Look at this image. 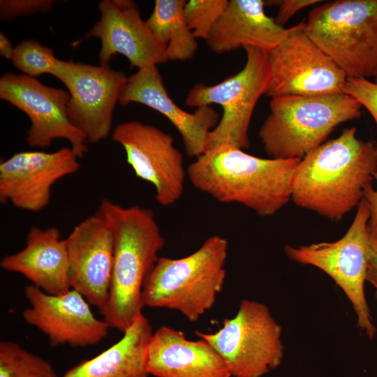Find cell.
Returning a JSON list of instances; mask_svg holds the SVG:
<instances>
[{
    "instance_id": "obj_5",
    "label": "cell",
    "mask_w": 377,
    "mask_h": 377,
    "mask_svg": "<svg viewBox=\"0 0 377 377\" xmlns=\"http://www.w3.org/2000/svg\"><path fill=\"white\" fill-rule=\"evenodd\" d=\"M361 108L346 94L275 96L259 137L272 158L302 159L324 143L339 124L360 118Z\"/></svg>"
},
{
    "instance_id": "obj_7",
    "label": "cell",
    "mask_w": 377,
    "mask_h": 377,
    "mask_svg": "<svg viewBox=\"0 0 377 377\" xmlns=\"http://www.w3.org/2000/svg\"><path fill=\"white\" fill-rule=\"evenodd\" d=\"M244 68L218 84H195L188 92L185 103L200 108L219 105L223 114L217 125L209 133L206 151L222 145L241 149L249 147V128L256 105L266 94L271 73L267 51L246 47Z\"/></svg>"
},
{
    "instance_id": "obj_8",
    "label": "cell",
    "mask_w": 377,
    "mask_h": 377,
    "mask_svg": "<svg viewBox=\"0 0 377 377\" xmlns=\"http://www.w3.org/2000/svg\"><path fill=\"white\" fill-rule=\"evenodd\" d=\"M281 327L265 304L243 300L237 314L216 332H198L221 356L233 377H262L283 357Z\"/></svg>"
},
{
    "instance_id": "obj_30",
    "label": "cell",
    "mask_w": 377,
    "mask_h": 377,
    "mask_svg": "<svg viewBox=\"0 0 377 377\" xmlns=\"http://www.w3.org/2000/svg\"><path fill=\"white\" fill-rule=\"evenodd\" d=\"M366 281L371 283L377 290V235L369 232L367 247Z\"/></svg>"
},
{
    "instance_id": "obj_18",
    "label": "cell",
    "mask_w": 377,
    "mask_h": 377,
    "mask_svg": "<svg viewBox=\"0 0 377 377\" xmlns=\"http://www.w3.org/2000/svg\"><path fill=\"white\" fill-rule=\"evenodd\" d=\"M119 103H140L162 114L180 134L186 154L195 158L206 151L207 136L221 118L210 106L193 113L179 107L168 95L157 66L138 69L128 77Z\"/></svg>"
},
{
    "instance_id": "obj_32",
    "label": "cell",
    "mask_w": 377,
    "mask_h": 377,
    "mask_svg": "<svg viewBox=\"0 0 377 377\" xmlns=\"http://www.w3.org/2000/svg\"><path fill=\"white\" fill-rule=\"evenodd\" d=\"M15 47L13 46L11 41L3 32H0V54L6 59H12Z\"/></svg>"
},
{
    "instance_id": "obj_28",
    "label": "cell",
    "mask_w": 377,
    "mask_h": 377,
    "mask_svg": "<svg viewBox=\"0 0 377 377\" xmlns=\"http://www.w3.org/2000/svg\"><path fill=\"white\" fill-rule=\"evenodd\" d=\"M54 0H1L0 20L11 21L17 17L50 12Z\"/></svg>"
},
{
    "instance_id": "obj_4",
    "label": "cell",
    "mask_w": 377,
    "mask_h": 377,
    "mask_svg": "<svg viewBox=\"0 0 377 377\" xmlns=\"http://www.w3.org/2000/svg\"><path fill=\"white\" fill-rule=\"evenodd\" d=\"M228 252L227 239L213 235L186 257L158 258L143 284L145 306L176 310L197 321L223 289Z\"/></svg>"
},
{
    "instance_id": "obj_23",
    "label": "cell",
    "mask_w": 377,
    "mask_h": 377,
    "mask_svg": "<svg viewBox=\"0 0 377 377\" xmlns=\"http://www.w3.org/2000/svg\"><path fill=\"white\" fill-rule=\"evenodd\" d=\"M184 0H156L146 23L164 49L167 60L186 61L198 49L197 38L186 23Z\"/></svg>"
},
{
    "instance_id": "obj_2",
    "label": "cell",
    "mask_w": 377,
    "mask_h": 377,
    "mask_svg": "<svg viewBox=\"0 0 377 377\" xmlns=\"http://www.w3.org/2000/svg\"><path fill=\"white\" fill-rule=\"evenodd\" d=\"M300 158H263L222 145L206 151L187 169L191 184L223 203H237L271 216L291 199L292 179Z\"/></svg>"
},
{
    "instance_id": "obj_16",
    "label": "cell",
    "mask_w": 377,
    "mask_h": 377,
    "mask_svg": "<svg viewBox=\"0 0 377 377\" xmlns=\"http://www.w3.org/2000/svg\"><path fill=\"white\" fill-rule=\"evenodd\" d=\"M65 240L71 288L101 310L108 300L113 267L110 227L96 212L77 224Z\"/></svg>"
},
{
    "instance_id": "obj_21",
    "label": "cell",
    "mask_w": 377,
    "mask_h": 377,
    "mask_svg": "<svg viewBox=\"0 0 377 377\" xmlns=\"http://www.w3.org/2000/svg\"><path fill=\"white\" fill-rule=\"evenodd\" d=\"M265 1L230 0L206 43L216 54L255 47L269 52L286 37L289 29L265 12Z\"/></svg>"
},
{
    "instance_id": "obj_3",
    "label": "cell",
    "mask_w": 377,
    "mask_h": 377,
    "mask_svg": "<svg viewBox=\"0 0 377 377\" xmlns=\"http://www.w3.org/2000/svg\"><path fill=\"white\" fill-rule=\"evenodd\" d=\"M96 212L110 227L114 242L109 294L100 312L110 327L124 333L142 314L143 284L165 240L150 209L103 199Z\"/></svg>"
},
{
    "instance_id": "obj_26",
    "label": "cell",
    "mask_w": 377,
    "mask_h": 377,
    "mask_svg": "<svg viewBox=\"0 0 377 377\" xmlns=\"http://www.w3.org/2000/svg\"><path fill=\"white\" fill-rule=\"evenodd\" d=\"M228 0H190L184 6V16L196 38H208L213 27L224 12Z\"/></svg>"
},
{
    "instance_id": "obj_9",
    "label": "cell",
    "mask_w": 377,
    "mask_h": 377,
    "mask_svg": "<svg viewBox=\"0 0 377 377\" xmlns=\"http://www.w3.org/2000/svg\"><path fill=\"white\" fill-rule=\"evenodd\" d=\"M369 207L363 198L346 234L332 242L293 246L284 251L292 260L314 266L328 274L342 289L353 305L357 323L369 339L376 333L364 294Z\"/></svg>"
},
{
    "instance_id": "obj_13",
    "label": "cell",
    "mask_w": 377,
    "mask_h": 377,
    "mask_svg": "<svg viewBox=\"0 0 377 377\" xmlns=\"http://www.w3.org/2000/svg\"><path fill=\"white\" fill-rule=\"evenodd\" d=\"M112 138L123 147L135 176L153 185L159 205L170 206L181 198L187 171L171 135L154 126L128 121L115 127Z\"/></svg>"
},
{
    "instance_id": "obj_24",
    "label": "cell",
    "mask_w": 377,
    "mask_h": 377,
    "mask_svg": "<svg viewBox=\"0 0 377 377\" xmlns=\"http://www.w3.org/2000/svg\"><path fill=\"white\" fill-rule=\"evenodd\" d=\"M0 377H58L49 362L16 342H0Z\"/></svg>"
},
{
    "instance_id": "obj_19",
    "label": "cell",
    "mask_w": 377,
    "mask_h": 377,
    "mask_svg": "<svg viewBox=\"0 0 377 377\" xmlns=\"http://www.w3.org/2000/svg\"><path fill=\"white\" fill-rule=\"evenodd\" d=\"M149 374L156 377H231L219 353L206 340L192 341L183 332L168 326L158 328L150 339Z\"/></svg>"
},
{
    "instance_id": "obj_12",
    "label": "cell",
    "mask_w": 377,
    "mask_h": 377,
    "mask_svg": "<svg viewBox=\"0 0 377 377\" xmlns=\"http://www.w3.org/2000/svg\"><path fill=\"white\" fill-rule=\"evenodd\" d=\"M54 77L67 88L68 117L87 142L97 143L107 138L116 105L128 80L126 75L109 65L61 60Z\"/></svg>"
},
{
    "instance_id": "obj_15",
    "label": "cell",
    "mask_w": 377,
    "mask_h": 377,
    "mask_svg": "<svg viewBox=\"0 0 377 377\" xmlns=\"http://www.w3.org/2000/svg\"><path fill=\"white\" fill-rule=\"evenodd\" d=\"M24 295L30 307L23 311L24 320L45 334L52 346H94L108 333L109 325L97 318L87 300L73 288L50 295L31 284Z\"/></svg>"
},
{
    "instance_id": "obj_27",
    "label": "cell",
    "mask_w": 377,
    "mask_h": 377,
    "mask_svg": "<svg viewBox=\"0 0 377 377\" xmlns=\"http://www.w3.org/2000/svg\"><path fill=\"white\" fill-rule=\"evenodd\" d=\"M343 92L355 98L364 106L377 126V83L363 77L347 78Z\"/></svg>"
},
{
    "instance_id": "obj_11",
    "label": "cell",
    "mask_w": 377,
    "mask_h": 377,
    "mask_svg": "<svg viewBox=\"0 0 377 377\" xmlns=\"http://www.w3.org/2000/svg\"><path fill=\"white\" fill-rule=\"evenodd\" d=\"M0 98L29 117L31 124L25 140L30 147L45 148L56 139H64L80 158L87 153L85 135L68 115V91L24 74L7 73L0 78Z\"/></svg>"
},
{
    "instance_id": "obj_17",
    "label": "cell",
    "mask_w": 377,
    "mask_h": 377,
    "mask_svg": "<svg viewBox=\"0 0 377 377\" xmlns=\"http://www.w3.org/2000/svg\"><path fill=\"white\" fill-rule=\"evenodd\" d=\"M100 20L86 34L101 40L100 65H108L112 57H126L138 69L167 61L163 47L141 16L132 0H103L98 3Z\"/></svg>"
},
{
    "instance_id": "obj_34",
    "label": "cell",
    "mask_w": 377,
    "mask_h": 377,
    "mask_svg": "<svg viewBox=\"0 0 377 377\" xmlns=\"http://www.w3.org/2000/svg\"><path fill=\"white\" fill-rule=\"evenodd\" d=\"M374 82L377 83V77L374 79Z\"/></svg>"
},
{
    "instance_id": "obj_20",
    "label": "cell",
    "mask_w": 377,
    "mask_h": 377,
    "mask_svg": "<svg viewBox=\"0 0 377 377\" xmlns=\"http://www.w3.org/2000/svg\"><path fill=\"white\" fill-rule=\"evenodd\" d=\"M0 266L23 275L31 285L50 295L63 294L71 288L66 240L56 227L31 226L25 246L5 256Z\"/></svg>"
},
{
    "instance_id": "obj_33",
    "label": "cell",
    "mask_w": 377,
    "mask_h": 377,
    "mask_svg": "<svg viewBox=\"0 0 377 377\" xmlns=\"http://www.w3.org/2000/svg\"><path fill=\"white\" fill-rule=\"evenodd\" d=\"M375 297H376V300H377V290H376V293H375Z\"/></svg>"
},
{
    "instance_id": "obj_6",
    "label": "cell",
    "mask_w": 377,
    "mask_h": 377,
    "mask_svg": "<svg viewBox=\"0 0 377 377\" xmlns=\"http://www.w3.org/2000/svg\"><path fill=\"white\" fill-rule=\"evenodd\" d=\"M309 38L347 78L377 77V0H337L312 9Z\"/></svg>"
},
{
    "instance_id": "obj_14",
    "label": "cell",
    "mask_w": 377,
    "mask_h": 377,
    "mask_svg": "<svg viewBox=\"0 0 377 377\" xmlns=\"http://www.w3.org/2000/svg\"><path fill=\"white\" fill-rule=\"evenodd\" d=\"M79 159L71 147L13 154L0 163L1 203L28 212L43 210L50 203L54 184L80 170Z\"/></svg>"
},
{
    "instance_id": "obj_1",
    "label": "cell",
    "mask_w": 377,
    "mask_h": 377,
    "mask_svg": "<svg viewBox=\"0 0 377 377\" xmlns=\"http://www.w3.org/2000/svg\"><path fill=\"white\" fill-rule=\"evenodd\" d=\"M376 170V145L357 138L355 127L345 129L300 160L292 179L291 199L300 207L339 221L358 206Z\"/></svg>"
},
{
    "instance_id": "obj_22",
    "label": "cell",
    "mask_w": 377,
    "mask_h": 377,
    "mask_svg": "<svg viewBox=\"0 0 377 377\" xmlns=\"http://www.w3.org/2000/svg\"><path fill=\"white\" fill-rule=\"evenodd\" d=\"M152 330L141 314L121 339L97 356L80 362L62 377H147V353Z\"/></svg>"
},
{
    "instance_id": "obj_10",
    "label": "cell",
    "mask_w": 377,
    "mask_h": 377,
    "mask_svg": "<svg viewBox=\"0 0 377 377\" xmlns=\"http://www.w3.org/2000/svg\"><path fill=\"white\" fill-rule=\"evenodd\" d=\"M267 54L271 73L267 96L344 94L345 73L309 38L304 21L289 28L285 39Z\"/></svg>"
},
{
    "instance_id": "obj_31",
    "label": "cell",
    "mask_w": 377,
    "mask_h": 377,
    "mask_svg": "<svg viewBox=\"0 0 377 377\" xmlns=\"http://www.w3.org/2000/svg\"><path fill=\"white\" fill-rule=\"evenodd\" d=\"M373 177L377 184V170L373 174ZM364 198L367 200L370 211L369 232L373 235H377V187L376 189H374L372 184L367 186L364 191Z\"/></svg>"
},
{
    "instance_id": "obj_25",
    "label": "cell",
    "mask_w": 377,
    "mask_h": 377,
    "mask_svg": "<svg viewBox=\"0 0 377 377\" xmlns=\"http://www.w3.org/2000/svg\"><path fill=\"white\" fill-rule=\"evenodd\" d=\"M11 61L24 75L36 78L42 74L54 76L61 59L55 57L50 47L29 40H23L15 47Z\"/></svg>"
},
{
    "instance_id": "obj_29",
    "label": "cell",
    "mask_w": 377,
    "mask_h": 377,
    "mask_svg": "<svg viewBox=\"0 0 377 377\" xmlns=\"http://www.w3.org/2000/svg\"><path fill=\"white\" fill-rule=\"evenodd\" d=\"M320 0H279L265 1V5H278L279 10L275 17L276 22L283 25L298 11L310 6L321 3Z\"/></svg>"
},
{
    "instance_id": "obj_35",
    "label": "cell",
    "mask_w": 377,
    "mask_h": 377,
    "mask_svg": "<svg viewBox=\"0 0 377 377\" xmlns=\"http://www.w3.org/2000/svg\"><path fill=\"white\" fill-rule=\"evenodd\" d=\"M376 156H377V147H376Z\"/></svg>"
}]
</instances>
